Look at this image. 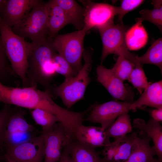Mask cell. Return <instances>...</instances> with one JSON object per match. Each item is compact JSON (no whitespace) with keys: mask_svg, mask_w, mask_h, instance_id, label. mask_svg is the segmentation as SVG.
<instances>
[{"mask_svg":"<svg viewBox=\"0 0 162 162\" xmlns=\"http://www.w3.org/2000/svg\"><path fill=\"white\" fill-rule=\"evenodd\" d=\"M40 135L44 145V162L58 161L62 148L71 139L67 134L62 125L58 122L50 129L42 130Z\"/></svg>","mask_w":162,"mask_h":162,"instance_id":"13","label":"cell"},{"mask_svg":"<svg viewBox=\"0 0 162 162\" xmlns=\"http://www.w3.org/2000/svg\"><path fill=\"white\" fill-rule=\"evenodd\" d=\"M132 103L110 101L100 104H94L90 106L87 120L100 124L102 129L105 131L120 115L132 110Z\"/></svg>","mask_w":162,"mask_h":162,"instance_id":"10","label":"cell"},{"mask_svg":"<svg viewBox=\"0 0 162 162\" xmlns=\"http://www.w3.org/2000/svg\"><path fill=\"white\" fill-rule=\"evenodd\" d=\"M128 80L140 94L151 84L148 82L142 65L139 63L135 64Z\"/></svg>","mask_w":162,"mask_h":162,"instance_id":"29","label":"cell"},{"mask_svg":"<svg viewBox=\"0 0 162 162\" xmlns=\"http://www.w3.org/2000/svg\"><path fill=\"white\" fill-rule=\"evenodd\" d=\"M2 151H0V162L5 160V158L4 154H3L2 153Z\"/></svg>","mask_w":162,"mask_h":162,"instance_id":"37","label":"cell"},{"mask_svg":"<svg viewBox=\"0 0 162 162\" xmlns=\"http://www.w3.org/2000/svg\"><path fill=\"white\" fill-rule=\"evenodd\" d=\"M38 0H6L0 16L10 28L25 17Z\"/></svg>","mask_w":162,"mask_h":162,"instance_id":"15","label":"cell"},{"mask_svg":"<svg viewBox=\"0 0 162 162\" xmlns=\"http://www.w3.org/2000/svg\"><path fill=\"white\" fill-rule=\"evenodd\" d=\"M142 0H123L121 1L120 5L118 7V20L123 23L124 16L128 12L137 8L144 2Z\"/></svg>","mask_w":162,"mask_h":162,"instance_id":"32","label":"cell"},{"mask_svg":"<svg viewBox=\"0 0 162 162\" xmlns=\"http://www.w3.org/2000/svg\"><path fill=\"white\" fill-rule=\"evenodd\" d=\"M92 54L91 52L84 51V63L76 74L65 78L60 85L50 87V92L52 96L59 97L68 109L83 99L91 81L90 73L92 63Z\"/></svg>","mask_w":162,"mask_h":162,"instance_id":"2","label":"cell"},{"mask_svg":"<svg viewBox=\"0 0 162 162\" xmlns=\"http://www.w3.org/2000/svg\"><path fill=\"white\" fill-rule=\"evenodd\" d=\"M72 162H104L95 149L88 147L76 139L67 144Z\"/></svg>","mask_w":162,"mask_h":162,"instance_id":"20","label":"cell"},{"mask_svg":"<svg viewBox=\"0 0 162 162\" xmlns=\"http://www.w3.org/2000/svg\"><path fill=\"white\" fill-rule=\"evenodd\" d=\"M52 61L56 74L63 75L65 78L74 76L77 73L65 59L56 53L53 57Z\"/></svg>","mask_w":162,"mask_h":162,"instance_id":"30","label":"cell"},{"mask_svg":"<svg viewBox=\"0 0 162 162\" xmlns=\"http://www.w3.org/2000/svg\"><path fill=\"white\" fill-rule=\"evenodd\" d=\"M135 64L123 56H118L117 61L111 69L113 73L122 81L128 79Z\"/></svg>","mask_w":162,"mask_h":162,"instance_id":"28","label":"cell"},{"mask_svg":"<svg viewBox=\"0 0 162 162\" xmlns=\"http://www.w3.org/2000/svg\"><path fill=\"white\" fill-rule=\"evenodd\" d=\"M138 135L136 132H132L106 145L102 152L104 162H125L132 151Z\"/></svg>","mask_w":162,"mask_h":162,"instance_id":"14","label":"cell"},{"mask_svg":"<svg viewBox=\"0 0 162 162\" xmlns=\"http://www.w3.org/2000/svg\"><path fill=\"white\" fill-rule=\"evenodd\" d=\"M162 108V81L151 83L141 95L132 103V110L146 106Z\"/></svg>","mask_w":162,"mask_h":162,"instance_id":"19","label":"cell"},{"mask_svg":"<svg viewBox=\"0 0 162 162\" xmlns=\"http://www.w3.org/2000/svg\"><path fill=\"white\" fill-rule=\"evenodd\" d=\"M136 22L125 33V41L128 50H139L143 47L148 41V34L142 22Z\"/></svg>","mask_w":162,"mask_h":162,"instance_id":"23","label":"cell"},{"mask_svg":"<svg viewBox=\"0 0 162 162\" xmlns=\"http://www.w3.org/2000/svg\"><path fill=\"white\" fill-rule=\"evenodd\" d=\"M128 112L120 115L105 132L107 138L115 140L124 137L132 132V126Z\"/></svg>","mask_w":162,"mask_h":162,"instance_id":"24","label":"cell"},{"mask_svg":"<svg viewBox=\"0 0 162 162\" xmlns=\"http://www.w3.org/2000/svg\"><path fill=\"white\" fill-rule=\"evenodd\" d=\"M4 154L17 162H43L44 148L41 135L21 144L4 149Z\"/></svg>","mask_w":162,"mask_h":162,"instance_id":"12","label":"cell"},{"mask_svg":"<svg viewBox=\"0 0 162 162\" xmlns=\"http://www.w3.org/2000/svg\"><path fill=\"white\" fill-rule=\"evenodd\" d=\"M5 159H6V161H7V162H17L15 161H14V160H11V159L9 158H8L5 155Z\"/></svg>","mask_w":162,"mask_h":162,"instance_id":"38","label":"cell"},{"mask_svg":"<svg viewBox=\"0 0 162 162\" xmlns=\"http://www.w3.org/2000/svg\"><path fill=\"white\" fill-rule=\"evenodd\" d=\"M97 80L107 90L114 98L132 103L134 101V93L132 88L117 76L111 69L102 64L96 68Z\"/></svg>","mask_w":162,"mask_h":162,"instance_id":"11","label":"cell"},{"mask_svg":"<svg viewBox=\"0 0 162 162\" xmlns=\"http://www.w3.org/2000/svg\"><path fill=\"white\" fill-rule=\"evenodd\" d=\"M152 119L160 123L162 121V108H155L150 111Z\"/></svg>","mask_w":162,"mask_h":162,"instance_id":"35","label":"cell"},{"mask_svg":"<svg viewBox=\"0 0 162 162\" xmlns=\"http://www.w3.org/2000/svg\"><path fill=\"white\" fill-rule=\"evenodd\" d=\"M46 3L48 14L49 38L53 39L68 23L63 10L55 0H50Z\"/></svg>","mask_w":162,"mask_h":162,"instance_id":"22","label":"cell"},{"mask_svg":"<svg viewBox=\"0 0 162 162\" xmlns=\"http://www.w3.org/2000/svg\"><path fill=\"white\" fill-rule=\"evenodd\" d=\"M6 0H0V15Z\"/></svg>","mask_w":162,"mask_h":162,"instance_id":"36","label":"cell"},{"mask_svg":"<svg viewBox=\"0 0 162 162\" xmlns=\"http://www.w3.org/2000/svg\"><path fill=\"white\" fill-rule=\"evenodd\" d=\"M87 32L83 28L72 32L57 35L52 39L56 51L67 60L76 73L82 66L83 42Z\"/></svg>","mask_w":162,"mask_h":162,"instance_id":"5","label":"cell"},{"mask_svg":"<svg viewBox=\"0 0 162 162\" xmlns=\"http://www.w3.org/2000/svg\"><path fill=\"white\" fill-rule=\"evenodd\" d=\"M153 8L150 10L145 9L139 12L141 17L136 19V21L142 22L144 20L148 21L156 26L162 31V1L153 0L152 2Z\"/></svg>","mask_w":162,"mask_h":162,"instance_id":"26","label":"cell"},{"mask_svg":"<svg viewBox=\"0 0 162 162\" xmlns=\"http://www.w3.org/2000/svg\"><path fill=\"white\" fill-rule=\"evenodd\" d=\"M137 62L142 65L145 64H154L162 70V39L155 40L146 52L142 56H137Z\"/></svg>","mask_w":162,"mask_h":162,"instance_id":"25","label":"cell"},{"mask_svg":"<svg viewBox=\"0 0 162 162\" xmlns=\"http://www.w3.org/2000/svg\"><path fill=\"white\" fill-rule=\"evenodd\" d=\"M10 105L5 104L0 111V151L3 148L5 134L8 121L12 110Z\"/></svg>","mask_w":162,"mask_h":162,"instance_id":"31","label":"cell"},{"mask_svg":"<svg viewBox=\"0 0 162 162\" xmlns=\"http://www.w3.org/2000/svg\"><path fill=\"white\" fill-rule=\"evenodd\" d=\"M0 33L5 53L14 73L20 78L24 87L28 86L26 75L30 43L15 34L11 28L2 21L0 16Z\"/></svg>","mask_w":162,"mask_h":162,"instance_id":"3","label":"cell"},{"mask_svg":"<svg viewBox=\"0 0 162 162\" xmlns=\"http://www.w3.org/2000/svg\"><path fill=\"white\" fill-rule=\"evenodd\" d=\"M89 108L88 107V108L87 109H86L87 110V113H88V111H89ZM69 137V136H68ZM70 138H71V139H74L75 138V136L73 137V138H71V137H69Z\"/></svg>","mask_w":162,"mask_h":162,"instance_id":"39","label":"cell"},{"mask_svg":"<svg viewBox=\"0 0 162 162\" xmlns=\"http://www.w3.org/2000/svg\"><path fill=\"white\" fill-rule=\"evenodd\" d=\"M59 161L60 162H72L67 144L63 148Z\"/></svg>","mask_w":162,"mask_h":162,"instance_id":"34","label":"cell"},{"mask_svg":"<svg viewBox=\"0 0 162 162\" xmlns=\"http://www.w3.org/2000/svg\"><path fill=\"white\" fill-rule=\"evenodd\" d=\"M133 127L145 133L152 140L158 158L162 161V127L160 123L152 118L146 122L143 119L136 118L133 122Z\"/></svg>","mask_w":162,"mask_h":162,"instance_id":"18","label":"cell"},{"mask_svg":"<svg viewBox=\"0 0 162 162\" xmlns=\"http://www.w3.org/2000/svg\"><path fill=\"white\" fill-rule=\"evenodd\" d=\"M31 115L35 123L40 126L43 130H47L60 122L55 115L45 110L37 108L31 110Z\"/></svg>","mask_w":162,"mask_h":162,"instance_id":"27","label":"cell"},{"mask_svg":"<svg viewBox=\"0 0 162 162\" xmlns=\"http://www.w3.org/2000/svg\"><path fill=\"white\" fill-rule=\"evenodd\" d=\"M7 59L0 33V75L7 73H14Z\"/></svg>","mask_w":162,"mask_h":162,"instance_id":"33","label":"cell"},{"mask_svg":"<svg viewBox=\"0 0 162 162\" xmlns=\"http://www.w3.org/2000/svg\"><path fill=\"white\" fill-rule=\"evenodd\" d=\"M151 140L145 133L140 132L125 162H160L154 157L156 153L154 147L150 145Z\"/></svg>","mask_w":162,"mask_h":162,"instance_id":"16","label":"cell"},{"mask_svg":"<svg viewBox=\"0 0 162 162\" xmlns=\"http://www.w3.org/2000/svg\"><path fill=\"white\" fill-rule=\"evenodd\" d=\"M0 102L31 110L42 109L55 115L60 110V106L54 101L52 96L48 91H41L33 86L10 87L0 82Z\"/></svg>","mask_w":162,"mask_h":162,"instance_id":"1","label":"cell"},{"mask_svg":"<svg viewBox=\"0 0 162 162\" xmlns=\"http://www.w3.org/2000/svg\"><path fill=\"white\" fill-rule=\"evenodd\" d=\"M52 39L48 37L41 40L30 43L26 75L28 86L37 87L45 64L52 59L56 53Z\"/></svg>","mask_w":162,"mask_h":162,"instance_id":"6","label":"cell"},{"mask_svg":"<svg viewBox=\"0 0 162 162\" xmlns=\"http://www.w3.org/2000/svg\"><path fill=\"white\" fill-rule=\"evenodd\" d=\"M85 8L84 27L88 32L95 28L98 31L113 23L117 15L118 7L89 0L81 1Z\"/></svg>","mask_w":162,"mask_h":162,"instance_id":"9","label":"cell"},{"mask_svg":"<svg viewBox=\"0 0 162 162\" xmlns=\"http://www.w3.org/2000/svg\"><path fill=\"white\" fill-rule=\"evenodd\" d=\"M11 29L17 35L37 42L49 37L46 3L38 0L28 14Z\"/></svg>","mask_w":162,"mask_h":162,"instance_id":"4","label":"cell"},{"mask_svg":"<svg viewBox=\"0 0 162 162\" xmlns=\"http://www.w3.org/2000/svg\"><path fill=\"white\" fill-rule=\"evenodd\" d=\"M63 10L68 24L73 25L78 30L84 26L85 8L74 0H55Z\"/></svg>","mask_w":162,"mask_h":162,"instance_id":"21","label":"cell"},{"mask_svg":"<svg viewBox=\"0 0 162 162\" xmlns=\"http://www.w3.org/2000/svg\"><path fill=\"white\" fill-rule=\"evenodd\" d=\"M75 139L83 145L94 149L104 147L110 142V139L107 137L105 131L101 127L86 126L83 124L77 130Z\"/></svg>","mask_w":162,"mask_h":162,"instance_id":"17","label":"cell"},{"mask_svg":"<svg viewBox=\"0 0 162 162\" xmlns=\"http://www.w3.org/2000/svg\"><path fill=\"white\" fill-rule=\"evenodd\" d=\"M24 115V112L20 109L13 108L7 126L4 148L21 144L38 136L36 129L27 122Z\"/></svg>","mask_w":162,"mask_h":162,"instance_id":"8","label":"cell"},{"mask_svg":"<svg viewBox=\"0 0 162 162\" xmlns=\"http://www.w3.org/2000/svg\"><path fill=\"white\" fill-rule=\"evenodd\" d=\"M127 28L123 23L115 24L113 22L99 31L103 45L100 64L107 56L111 54L123 56L135 64L138 62L137 56L129 51L125 44V34Z\"/></svg>","mask_w":162,"mask_h":162,"instance_id":"7","label":"cell"}]
</instances>
